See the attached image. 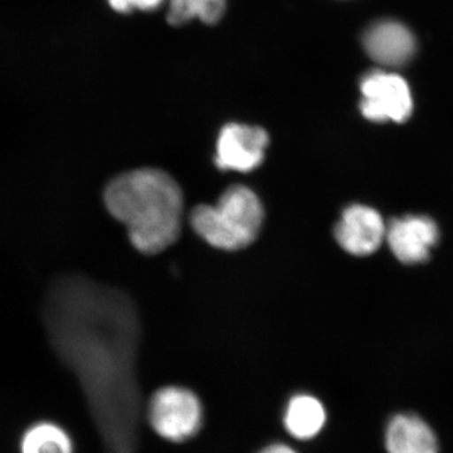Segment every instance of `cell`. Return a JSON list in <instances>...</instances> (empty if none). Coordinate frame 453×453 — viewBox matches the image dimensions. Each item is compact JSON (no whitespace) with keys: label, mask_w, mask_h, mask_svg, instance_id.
Here are the masks:
<instances>
[{"label":"cell","mask_w":453,"mask_h":453,"mask_svg":"<svg viewBox=\"0 0 453 453\" xmlns=\"http://www.w3.org/2000/svg\"><path fill=\"white\" fill-rule=\"evenodd\" d=\"M59 353L82 375L109 451L136 453L138 311L129 295L83 276L50 286L44 306Z\"/></svg>","instance_id":"cell-1"},{"label":"cell","mask_w":453,"mask_h":453,"mask_svg":"<svg viewBox=\"0 0 453 453\" xmlns=\"http://www.w3.org/2000/svg\"><path fill=\"white\" fill-rule=\"evenodd\" d=\"M104 202L113 219L127 226L133 246L144 255L163 252L180 235L183 192L164 170L122 173L107 184Z\"/></svg>","instance_id":"cell-2"},{"label":"cell","mask_w":453,"mask_h":453,"mask_svg":"<svg viewBox=\"0 0 453 453\" xmlns=\"http://www.w3.org/2000/svg\"><path fill=\"white\" fill-rule=\"evenodd\" d=\"M264 205L250 188L229 187L216 204H201L190 214L196 234L211 246L238 251L255 242L264 225Z\"/></svg>","instance_id":"cell-3"},{"label":"cell","mask_w":453,"mask_h":453,"mask_svg":"<svg viewBox=\"0 0 453 453\" xmlns=\"http://www.w3.org/2000/svg\"><path fill=\"white\" fill-rule=\"evenodd\" d=\"M148 417L160 437L172 442H183L201 428L202 404L190 390L165 387L155 392L149 404Z\"/></svg>","instance_id":"cell-4"},{"label":"cell","mask_w":453,"mask_h":453,"mask_svg":"<svg viewBox=\"0 0 453 453\" xmlns=\"http://www.w3.org/2000/svg\"><path fill=\"white\" fill-rule=\"evenodd\" d=\"M360 111L372 122H404L413 111L410 86L396 73L375 71L360 82Z\"/></svg>","instance_id":"cell-5"},{"label":"cell","mask_w":453,"mask_h":453,"mask_svg":"<svg viewBox=\"0 0 453 453\" xmlns=\"http://www.w3.org/2000/svg\"><path fill=\"white\" fill-rule=\"evenodd\" d=\"M268 142L267 131L262 127L231 122L220 130L214 162L220 170L252 172L264 162Z\"/></svg>","instance_id":"cell-6"},{"label":"cell","mask_w":453,"mask_h":453,"mask_svg":"<svg viewBox=\"0 0 453 453\" xmlns=\"http://www.w3.org/2000/svg\"><path fill=\"white\" fill-rule=\"evenodd\" d=\"M387 226L377 211L366 205L354 204L342 211L334 229L336 242L353 256L372 255L386 238Z\"/></svg>","instance_id":"cell-7"},{"label":"cell","mask_w":453,"mask_h":453,"mask_svg":"<svg viewBox=\"0 0 453 453\" xmlns=\"http://www.w3.org/2000/svg\"><path fill=\"white\" fill-rule=\"evenodd\" d=\"M434 220L425 216H405L387 226V242L399 261L407 265L422 264L438 241Z\"/></svg>","instance_id":"cell-8"},{"label":"cell","mask_w":453,"mask_h":453,"mask_svg":"<svg viewBox=\"0 0 453 453\" xmlns=\"http://www.w3.org/2000/svg\"><path fill=\"white\" fill-rule=\"evenodd\" d=\"M363 47L372 59L387 67H401L413 58L417 46L412 32L395 20H381L363 35Z\"/></svg>","instance_id":"cell-9"},{"label":"cell","mask_w":453,"mask_h":453,"mask_svg":"<svg viewBox=\"0 0 453 453\" xmlns=\"http://www.w3.org/2000/svg\"><path fill=\"white\" fill-rule=\"evenodd\" d=\"M388 453H438L434 429L416 414H396L386 431Z\"/></svg>","instance_id":"cell-10"},{"label":"cell","mask_w":453,"mask_h":453,"mask_svg":"<svg viewBox=\"0 0 453 453\" xmlns=\"http://www.w3.org/2000/svg\"><path fill=\"white\" fill-rule=\"evenodd\" d=\"M283 422L292 437L303 441L311 440L323 431L326 411L314 395H294L286 407Z\"/></svg>","instance_id":"cell-11"},{"label":"cell","mask_w":453,"mask_h":453,"mask_svg":"<svg viewBox=\"0 0 453 453\" xmlns=\"http://www.w3.org/2000/svg\"><path fill=\"white\" fill-rule=\"evenodd\" d=\"M20 453H73V438L57 423H33L20 438Z\"/></svg>","instance_id":"cell-12"},{"label":"cell","mask_w":453,"mask_h":453,"mask_svg":"<svg viewBox=\"0 0 453 453\" xmlns=\"http://www.w3.org/2000/svg\"><path fill=\"white\" fill-rule=\"evenodd\" d=\"M226 8V0H169L166 20L174 27L187 25L193 19L214 26L225 16Z\"/></svg>","instance_id":"cell-13"},{"label":"cell","mask_w":453,"mask_h":453,"mask_svg":"<svg viewBox=\"0 0 453 453\" xmlns=\"http://www.w3.org/2000/svg\"><path fill=\"white\" fill-rule=\"evenodd\" d=\"M107 2L113 11L127 14L133 11H155L162 5L164 0H107Z\"/></svg>","instance_id":"cell-14"},{"label":"cell","mask_w":453,"mask_h":453,"mask_svg":"<svg viewBox=\"0 0 453 453\" xmlns=\"http://www.w3.org/2000/svg\"><path fill=\"white\" fill-rule=\"evenodd\" d=\"M259 453H297L292 447L283 445V443H273L262 449Z\"/></svg>","instance_id":"cell-15"}]
</instances>
